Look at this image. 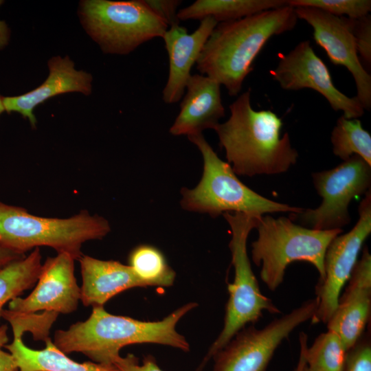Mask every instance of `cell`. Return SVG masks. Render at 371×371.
Returning <instances> with one entry per match:
<instances>
[{
	"instance_id": "1",
	"label": "cell",
	"mask_w": 371,
	"mask_h": 371,
	"mask_svg": "<svg viewBox=\"0 0 371 371\" xmlns=\"http://www.w3.org/2000/svg\"><path fill=\"white\" fill-rule=\"evenodd\" d=\"M198 304H184L161 320L139 321L115 315L103 306L93 307L90 316L66 330L55 332L54 344L65 355L80 352L92 361L113 366L120 350L135 344H157L171 346L184 352L190 350L186 339L176 330L178 322Z\"/></svg>"
},
{
	"instance_id": "2",
	"label": "cell",
	"mask_w": 371,
	"mask_h": 371,
	"mask_svg": "<svg viewBox=\"0 0 371 371\" xmlns=\"http://www.w3.org/2000/svg\"><path fill=\"white\" fill-rule=\"evenodd\" d=\"M297 21L294 8L287 5L218 23L201 52L196 69L236 96L266 43L273 36L292 30Z\"/></svg>"
},
{
	"instance_id": "3",
	"label": "cell",
	"mask_w": 371,
	"mask_h": 371,
	"mask_svg": "<svg viewBox=\"0 0 371 371\" xmlns=\"http://www.w3.org/2000/svg\"><path fill=\"white\" fill-rule=\"evenodd\" d=\"M248 89L238 97L229 119L214 128L228 163L235 174L249 177L286 172L298 153L287 133L281 137L282 119L270 110H254Z\"/></svg>"
},
{
	"instance_id": "4",
	"label": "cell",
	"mask_w": 371,
	"mask_h": 371,
	"mask_svg": "<svg viewBox=\"0 0 371 371\" xmlns=\"http://www.w3.org/2000/svg\"><path fill=\"white\" fill-rule=\"evenodd\" d=\"M110 230L106 219L86 210L69 218H47L0 200V247L18 253L49 247L78 260L85 242L102 239Z\"/></svg>"
},
{
	"instance_id": "5",
	"label": "cell",
	"mask_w": 371,
	"mask_h": 371,
	"mask_svg": "<svg viewBox=\"0 0 371 371\" xmlns=\"http://www.w3.org/2000/svg\"><path fill=\"white\" fill-rule=\"evenodd\" d=\"M258 238L251 244V259L261 267L260 278L271 291L282 283L287 267L295 261L313 265L322 279L324 261L330 242L342 229L318 230L295 224L290 218L262 216Z\"/></svg>"
},
{
	"instance_id": "6",
	"label": "cell",
	"mask_w": 371,
	"mask_h": 371,
	"mask_svg": "<svg viewBox=\"0 0 371 371\" xmlns=\"http://www.w3.org/2000/svg\"><path fill=\"white\" fill-rule=\"evenodd\" d=\"M188 139L203 156V172L194 188L181 189L183 209L207 213L213 218L225 212L262 216L269 213H299L304 210L270 200L248 188L238 179L229 164L217 156L202 134L188 136Z\"/></svg>"
},
{
	"instance_id": "7",
	"label": "cell",
	"mask_w": 371,
	"mask_h": 371,
	"mask_svg": "<svg viewBox=\"0 0 371 371\" xmlns=\"http://www.w3.org/2000/svg\"><path fill=\"white\" fill-rule=\"evenodd\" d=\"M223 216L230 226L232 238L229 247L234 278L227 286L229 299L226 304L224 325L218 337L210 347L196 371H203L213 357L248 324H254L264 311L272 314L280 311L271 300L264 295L251 269L247 251L249 232L256 228L260 218L240 212H225Z\"/></svg>"
},
{
	"instance_id": "8",
	"label": "cell",
	"mask_w": 371,
	"mask_h": 371,
	"mask_svg": "<svg viewBox=\"0 0 371 371\" xmlns=\"http://www.w3.org/2000/svg\"><path fill=\"white\" fill-rule=\"evenodd\" d=\"M80 5L82 23L104 53L127 54L162 38L168 29L144 0H86Z\"/></svg>"
},
{
	"instance_id": "9",
	"label": "cell",
	"mask_w": 371,
	"mask_h": 371,
	"mask_svg": "<svg viewBox=\"0 0 371 371\" xmlns=\"http://www.w3.org/2000/svg\"><path fill=\"white\" fill-rule=\"evenodd\" d=\"M312 178L321 205L291 213L290 219L318 230L342 229L351 221L350 201L370 190L371 166L354 155L330 170L313 173Z\"/></svg>"
},
{
	"instance_id": "10",
	"label": "cell",
	"mask_w": 371,
	"mask_h": 371,
	"mask_svg": "<svg viewBox=\"0 0 371 371\" xmlns=\"http://www.w3.org/2000/svg\"><path fill=\"white\" fill-rule=\"evenodd\" d=\"M315 297L262 328L253 324L238 332L214 357L213 371H267L278 346L300 325L311 319Z\"/></svg>"
},
{
	"instance_id": "11",
	"label": "cell",
	"mask_w": 371,
	"mask_h": 371,
	"mask_svg": "<svg viewBox=\"0 0 371 371\" xmlns=\"http://www.w3.org/2000/svg\"><path fill=\"white\" fill-rule=\"evenodd\" d=\"M359 218L353 228L337 236L329 244L325 254L324 274L315 286L317 301L311 322L327 324L335 311L344 286L348 282L358 261L363 243L371 233V191L361 202Z\"/></svg>"
},
{
	"instance_id": "12",
	"label": "cell",
	"mask_w": 371,
	"mask_h": 371,
	"mask_svg": "<svg viewBox=\"0 0 371 371\" xmlns=\"http://www.w3.org/2000/svg\"><path fill=\"white\" fill-rule=\"evenodd\" d=\"M270 74L283 89L308 88L318 92L335 111H342L347 119H357L364 113L357 96L348 97L335 87L327 66L309 41H302L287 54L280 55L277 67Z\"/></svg>"
},
{
	"instance_id": "13",
	"label": "cell",
	"mask_w": 371,
	"mask_h": 371,
	"mask_svg": "<svg viewBox=\"0 0 371 371\" xmlns=\"http://www.w3.org/2000/svg\"><path fill=\"white\" fill-rule=\"evenodd\" d=\"M297 19L313 28L315 43L326 52L336 65L346 67L357 87V98L364 110L371 108V76L363 67L358 56L354 36L347 17H338L315 8L295 7Z\"/></svg>"
},
{
	"instance_id": "14",
	"label": "cell",
	"mask_w": 371,
	"mask_h": 371,
	"mask_svg": "<svg viewBox=\"0 0 371 371\" xmlns=\"http://www.w3.org/2000/svg\"><path fill=\"white\" fill-rule=\"evenodd\" d=\"M75 260L66 253L47 258L32 293L26 297H17L10 301L8 310L16 313L45 311L69 314L75 311L80 300V287L74 273Z\"/></svg>"
},
{
	"instance_id": "15",
	"label": "cell",
	"mask_w": 371,
	"mask_h": 371,
	"mask_svg": "<svg viewBox=\"0 0 371 371\" xmlns=\"http://www.w3.org/2000/svg\"><path fill=\"white\" fill-rule=\"evenodd\" d=\"M340 295L337 306L327 322L346 349H350L364 333L371 311V255L366 246Z\"/></svg>"
},
{
	"instance_id": "16",
	"label": "cell",
	"mask_w": 371,
	"mask_h": 371,
	"mask_svg": "<svg viewBox=\"0 0 371 371\" xmlns=\"http://www.w3.org/2000/svg\"><path fill=\"white\" fill-rule=\"evenodd\" d=\"M218 23L212 17L201 20L192 34L183 26H170L162 38L168 55L169 72L162 99L166 104L179 102L184 93L190 71Z\"/></svg>"
},
{
	"instance_id": "17",
	"label": "cell",
	"mask_w": 371,
	"mask_h": 371,
	"mask_svg": "<svg viewBox=\"0 0 371 371\" xmlns=\"http://www.w3.org/2000/svg\"><path fill=\"white\" fill-rule=\"evenodd\" d=\"M221 85L202 74H194L186 85L180 111L169 131L173 135H194L214 129L225 115Z\"/></svg>"
},
{
	"instance_id": "18",
	"label": "cell",
	"mask_w": 371,
	"mask_h": 371,
	"mask_svg": "<svg viewBox=\"0 0 371 371\" xmlns=\"http://www.w3.org/2000/svg\"><path fill=\"white\" fill-rule=\"evenodd\" d=\"M48 67L47 78L35 89L17 96L3 97L5 111L20 113L29 120L34 128L36 119L33 109L38 104L65 93L80 92L87 95L91 93V75L82 70H76L69 56L52 58L48 61Z\"/></svg>"
},
{
	"instance_id": "19",
	"label": "cell",
	"mask_w": 371,
	"mask_h": 371,
	"mask_svg": "<svg viewBox=\"0 0 371 371\" xmlns=\"http://www.w3.org/2000/svg\"><path fill=\"white\" fill-rule=\"evenodd\" d=\"M78 261L82 279L80 301L85 306L100 307L111 298L145 283L129 265L82 255Z\"/></svg>"
},
{
	"instance_id": "20",
	"label": "cell",
	"mask_w": 371,
	"mask_h": 371,
	"mask_svg": "<svg viewBox=\"0 0 371 371\" xmlns=\"http://www.w3.org/2000/svg\"><path fill=\"white\" fill-rule=\"evenodd\" d=\"M13 337L12 342L4 347L13 357L19 371H118L114 366L74 361L58 350L50 338L45 341L43 349L34 350L23 342L21 336Z\"/></svg>"
},
{
	"instance_id": "21",
	"label": "cell",
	"mask_w": 371,
	"mask_h": 371,
	"mask_svg": "<svg viewBox=\"0 0 371 371\" xmlns=\"http://www.w3.org/2000/svg\"><path fill=\"white\" fill-rule=\"evenodd\" d=\"M287 5V0H197L179 10L177 16L180 21L212 17L218 23Z\"/></svg>"
},
{
	"instance_id": "22",
	"label": "cell",
	"mask_w": 371,
	"mask_h": 371,
	"mask_svg": "<svg viewBox=\"0 0 371 371\" xmlns=\"http://www.w3.org/2000/svg\"><path fill=\"white\" fill-rule=\"evenodd\" d=\"M42 256L35 248L24 258L14 260L0 269V317L5 304L32 287L40 274Z\"/></svg>"
},
{
	"instance_id": "23",
	"label": "cell",
	"mask_w": 371,
	"mask_h": 371,
	"mask_svg": "<svg viewBox=\"0 0 371 371\" xmlns=\"http://www.w3.org/2000/svg\"><path fill=\"white\" fill-rule=\"evenodd\" d=\"M299 342L302 344L306 367L310 371H342L348 350L340 337L328 330L321 333L311 346L308 335L301 332Z\"/></svg>"
},
{
	"instance_id": "24",
	"label": "cell",
	"mask_w": 371,
	"mask_h": 371,
	"mask_svg": "<svg viewBox=\"0 0 371 371\" xmlns=\"http://www.w3.org/2000/svg\"><path fill=\"white\" fill-rule=\"evenodd\" d=\"M330 140L333 153L343 161L356 155L371 166V135L363 128L359 119L339 117Z\"/></svg>"
},
{
	"instance_id": "25",
	"label": "cell",
	"mask_w": 371,
	"mask_h": 371,
	"mask_svg": "<svg viewBox=\"0 0 371 371\" xmlns=\"http://www.w3.org/2000/svg\"><path fill=\"white\" fill-rule=\"evenodd\" d=\"M129 266L146 286H170L176 273L160 250L149 245L134 248L128 256Z\"/></svg>"
},
{
	"instance_id": "26",
	"label": "cell",
	"mask_w": 371,
	"mask_h": 371,
	"mask_svg": "<svg viewBox=\"0 0 371 371\" xmlns=\"http://www.w3.org/2000/svg\"><path fill=\"white\" fill-rule=\"evenodd\" d=\"M58 313L45 311L44 313H16L3 309L1 317L12 326L13 337L21 336L25 331H31L35 339H42L45 341L49 339V330Z\"/></svg>"
},
{
	"instance_id": "27",
	"label": "cell",
	"mask_w": 371,
	"mask_h": 371,
	"mask_svg": "<svg viewBox=\"0 0 371 371\" xmlns=\"http://www.w3.org/2000/svg\"><path fill=\"white\" fill-rule=\"evenodd\" d=\"M295 7L315 8L338 17L357 19L371 11L370 0H287Z\"/></svg>"
},
{
	"instance_id": "28",
	"label": "cell",
	"mask_w": 371,
	"mask_h": 371,
	"mask_svg": "<svg viewBox=\"0 0 371 371\" xmlns=\"http://www.w3.org/2000/svg\"><path fill=\"white\" fill-rule=\"evenodd\" d=\"M342 371H371L370 333H363L348 350Z\"/></svg>"
},
{
	"instance_id": "29",
	"label": "cell",
	"mask_w": 371,
	"mask_h": 371,
	"mask_svg": "<svg viewBox=\"0 0 371 371\" xmlns=\"http://www.w3.org/2000/svg\"><path fill=\"white\" fill-rule=\"evenodd\" d=\"M354 36L358 56L367 65L371 64V16L370 14L357 18H348Z\"/></svg>"
},
{
	"instance_id": "30",
	"label": "cell",
	"mask_w": 371,
	"mask_h": 371,
	"mask_svg": "<svg viewBox=\"0 0 371 371\" xmlns=\"http://www.w3.org/2000/svg\"><path fill=\"white\" fill-rule=\"evenodd\" d=\"M148 7L161 18L168 27L179 25L177 8L181 3L179 0H144Z\"/></svg>"
},
{
	"instance_id": "31",
	"label": "cell",
	"mask_w": 371,
	"mask_h": 371,
	"mask_svg": "<svg viewBox=\"0 0 371 371\" xmlns=\"http://www.w3.org/2000/svg\"><path fill=\"white\" fill-rule=\"evenodd\" d=\"M113 366L118 371H164L151 355L144 357L142 365L139 363L138 358L132 354H128L125 357L120 356Z\"/></svg>"
},
{
	"instance_id": "32",
	"label": "cell",
	"mask_w": 371,
	"mask_h": 371,
	"mask_svg": "<svg viewBox=\"0 0 371 371\" xmlns=\"http://www.w3.org/2000/svg\"><path fill=\"white\" fill-rule=\"evenodd\" d=\"M0 371H19L17 365L9 352L0 349Z\"/></svg>"
},
{
	"instance_id": "33",
	"label": "cell",
	"mask_w": 371,
	"mask_h": 371,
	"mask_svg": "<svg viewBox=\"0 0 371 371\" xmlns=\"http://www.w3.org/2000/svg\"><path fill=\"white\" fill-rule=\"evenodd\" d=\"M25 254L0 247V269L12 261L23 258Z\"/></svg>"
},
{
	"instance_id": "34",
	"label": "cell",
	"mask_w": 371,
	"mask_h": 371,
	"mask_svg": "<svg viewBox=\"0 0 371 371\" xmlns=\"http://www.w3.org/2000/svg\"><path fill=\"white\" fill-rule=\"evenodd\" d=\"M0 0V5L3 3ZM10 31L5 21L0 20V50L5 47L9 43Z\"/></svg>"
},
{
	"instance_id": "35",
	"label": "cell",
	"mask_w": 371,
	"mask_h": 371,
	"mask_svg": "<svg viewBox=\"0 0 371 371\" xmlns=\"http://www.w3.org/2000/svg\"><path fill=\"white\" fill-rule=\"evenodd\" d=\"M306 360L304 355L302 344L300 342V355L297 366L293 371H304L306 366Z\"/></svg>"
},
{
	"instance_id": "36",
	"label": "cell",
	"mask_w": 371,
	"mask_h": 371,
	"mask_svg": "<svg viewBox=\"0 0 371 371\" xmlns=\"http://www.w3.org/2000/svg\"><path fill=\"white\" fill-rule=\"evenodd\" d=\"M8 340V326L2 325L0 326V349L7 344Z\"/></svg>"
},
{
	"instance_id": "37",
	"label": "cell",
	"mask_w": 371,
	"mask_h": 371,
	"mask_svg": "<svg viewBox=\"0 0 371 371\" xmlns=\"http://www.w3.org/2000/svg\"><path fill=\"white\" fill-rule=\"evenodd\" d=\"M5 111V109L3 104V96L0 95V115Z\"/></svg>"
},
{
	"instance_id": "38",
	"label": "cell",
	"mask_w": 371,
	"mask_h": 371,
	"mask_svg": "<svg viewBox=\"0 0 371 371\" xmlns=\"http://www.w3.org/2000/svg\"><path fill=\"white\" fill-rule=\"evenodd\" d=\"M304 371H310V370L307 368L306 365V366H305V368H304Z\"/></svg>"
}]
</instances>
